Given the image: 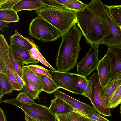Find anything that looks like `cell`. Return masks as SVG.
Returning a JSON list of instances; mask_svg holds the SVG:
<instances>
[{
	"label": "cell",
	"instance_id": "obj_1",
	"mask_svg": "<svg viewBox=\"0 0 121 121\" xmlns=\"http://www.w3.org/2000/svg\"><path fill=\"white\" fill-rule=\"evenodd\" d=\"M104 4L101 0H96L92 4V9L88 5L76 12L77 25L88 44H102L108 35L104 16L102 12Z\"/></svg>",
	"mask_w": 121,
	"mask_h": 121
},
{
	"label": "cell",
	"instance_id": "obj_2",
	"mask_svg": "<svg viewBox=\"0 0 121 121\" xmlns=\"http://www.w3.org/2000/svg\"><path fill=\"white\" fill-rule=\"evenodd\" d=\"M35 12L57 29L62 36L77 23L76 12L73 10L45 6Z\"/></svg>",
	"mask_w": 121,
	"mask_h": 121
},
{
	"label": "cell",
	"instance_id": "obj_3",
	"mask_svg": "<svg viewBox=\"0 0 121 121\" xmlns=\"http://www.w3.org/2000/svg\"><path fill=\"white\" fill-rule=\"evenodd\" d=\"M28 30L31 37L44 42L56 41L62 36L56 28L38 16L32 20Z\"/></svg>",
	"mask_w": 121,
	"mask_h": 121
},
{
	"label": "cell",
	"instance_id": "obj_4",
	"mask_svg": "<svg viewBox=\"0 0 121 121\" xmlns=\"http://www.w3.org/2000/svg\"><path fill=\"white\" fill-rule=\"evenodd\" d=\"M4 103L13 105L21 109L29 116L38 119L48 121H56L55 114L45 106L29 104L24 103L16 98L4 100L0 103Z\"/></svg>",
	"mask_w": 121,
	"mask_h": 121
},
{
	"label": "cell",
	"instance_id": "obj_5",
	"mask_svg": "<svg viewBox=\"0 0 121 121\" xmlns=\"http://www.w3.org/2000/svg\"><path fill=\"white\" fill-rule=\"evenodd\" d=\"M102 13L104 16L105 24L108 31V35L102 44L108 47H121V30L119 26L111 17L106 5L104 4Z\"/></svg>",
	"mask_w": 121,
	"mask_h": 121
},
{
	"label": "cell",
	"instance_id": "obj_6",
	"mask_svg": "<svg viewBox=\"0 0 121 121\" xmlns=\"http://www.w3.org/2000/svg\"><path fill=\"white\" fill-rule=\"evenodd\" d=\"M91 82L92 87L91 95L89 98L96 111L99 113L106 117L112 116L110 109L105 108L104 102L100 95L102 87L100 84L98 73L95 72L89 79Z\"/></svg>",
	"mask_w": 121,
	"mask_h": 121
},
{
	"label": "cell",
	"instance_id": "obj_7",
	"mask_svg": "<svg viewBox=\"0 0 121 121\" xmlns=\"http://www.w3.org/2000/svg\"><path fill=\"white\" fill-rule=\"evenodd\" d=\"M99 45H91V48L86 55L79 61L77 66V74L88 76L94 70L97 69L100 60H99Z\"/></svg>",
	"mask_w": 121,
	"mask_h": 121
},
{
	"label": "cell",
	"instance_id": "obj_8",
	"mask_svg": "<svg viewBox=\"0 0 121 121\" xmlns=\"http://www.w3.org/2000/svg\"><path fill=\"white\" fill-rule=\"evenodd\" d=\"M11 51L9 45L4 35H0V59L4 62L7 75L13 86L14 90L20 91L22 89L19 84L14 73L16 72L13 67L11 57Z\"/></svg>",
	"mask_w": 121,
	"mask_h": 121
},
{
	"label": "cell",
	"instance_id": "obj_9",
	"mask_svg": "<svg viewBox=\"0 0 121 121\" xmlns=\"http://www.w3.org/2000/svg\"><path fill=\"white\" fill-rule=\"evenodd\" d=\"M52 78L56 85L60 88L63 89L72 93L83 95L80 89L75 82L72 73L62 72L58 70H49Z\"/></svg>",
	"mask_w": 121,
	"mask_h": 121
},
{
	"label": "cell",
	"instance_id": "obj_10",
	"mask_svg": "<svg viewBox=\"0 0 121 121\" xmlns=\"http://www.w3.org/2000/svg\"><path fill=\"white\" fill-rule=\"evenodd\" d=\"M110 62V81L121 80V51L120 47L108 48L106 53Z\"/></svg>",
	"mask_w": 121,
	"mask_h": 121
},
{
	"label": "cell",
	"instance_id": "obj_11",
	"mask_svg": "<svg viewBox=\"0 0 121 121\" xmlns=\"http://www.w3.org/2000/svg\"><path fill=\"white\" fill-rule=\"evenodd\" d=\"M54 97H57L70 105L76 112L87 117L88 115L98 114L93 107L79 101L67 95L58 89L54 92Z\"/></svg>",
	"mask_w": 121,
	"mask_h": 121
},
{
	"label": "cell",
	"instance_id": "obj_12",
	"mask_svg": "<svg viewBox=\"0 0 121 121\" xmlns=\"http://www.w3.org/2000/svg\"><path fill=\"white\" fill-rule=\"evenodd\" d=\"M97 70L101 85L103 87L110 81L111 72L109 60L106 54L100 60Z\"/></svg>",
	"mask_w": 121,
	"mask_h": 121
},
{
	"label": "cell",
	"instance_id": "obj_13",
	"mask_svg": "<svg viewBox=\"0 0 121 121\" xmlns=\"http://www.w3.org/2000/svg\"><path fill=\"white\" fill-rule=\"evenodd\" d=\"M49 109L53 114L65 115L76 111L70 105L60 98L56 97L51 101Z\"/></svg>",
	"mask_w": 121,
	"mask_h": 121
},
{
	"label": "cell",
	"instance_id": "obj_14",
	"mask_svg": "<svg viewBox=\"0 0 121 121\" xmlns=\"http://www.w3.org/2000/svg\"><path fill=\"white\" fill-rule=\"evenodd\" d=\"M121 84V80L110 81L104 86L102 87L100 95L106 108H108V104L111 98Z\"/></svg>",
	"mask_w": 121,
	"mask_h": 121
},
{
	"label": "cell",
	"instance_id": "obj_15",
	"mask_svg": "<svg viewBox=\"0 0 121 121\" xmlns=\"http://www.w3.org/2000/svg\"><path fill=\"white\" fill-rule=\"evenodd\" d=\"M45 6L41 0H20L13 6L12 9L17 13L23 10H37L42 9Z\"/></svg>",
	"mask_w": 121,
	"mask_h": 121
},
{
	"label": "cell",
	"instance_id": "obj_16",
	"mask_svg": "<svg viewBox=\"0 0 121 121\" xmlns=\"http://www.w3.org/2000/svg\"><path fill=\"white\" fill-rule=\"evenodd\" d=\"M72 76L75 83L80 89L83 95L89 98L91 90V81L86 76L72 73Z\"/></svg>",
	"mask_w": 121,
	"mask_h": 121
},
{
	"label": "cell",
	"instance_id": "obj_17",
	"mask_svg": "<svg viewBox=\"0 0 121 121\" xmlns=\"http://www.w3.org/2000/svg\"><path fill=\"white\" fill-rule=\"evenodd\" d=\"M22 69V78L24 82H28L33 85L40 93L43 91V86L40 78L28 68L27 65L23 66Z\"/></svg>",
	"mask_w": 121,
	"mask_h": 121
},
{
	"label": "cell",
	"instance_id": "obj_18",
	"mask_svg": "<svg viewBox=\"0 0 121 121\" xmlns=\"http://www.w3.org/2000/svg\"><path fill=\"white\" fill-rule=\"evenodd\" d=\"M11 50L16 60L22 64H26L30 57L28 50L13 43L9 45Z\"/></svg>",
	"mask_w": 121,
	"mask_h": 121
},
{
	"label": "cell",
	"instance_id": "obj_19",
	"mask_svg": "<svg viewBox=\"0 0 121 121\" xmlns=\"http://www.w3.org/2000/svg\"><path fill=\"white\" fill-rule=\"evenodd\" d=\"M15 34L10 37V43H13L28 50L32 48V43L33 41L31 39L25 38L20 34L16 30Z\"/></svg>",
	"mask_w": 121,
	"mask_h": 121
},
{
	"label": "cell",
	"instance_id": "obj_20",
	"mask_svg": "<svg viewBox=\"0 0 121 121\" xmlns=\"http://www.w3.org/2000/svg\"><path fill=\"white\" fill-rule=\"evenodd\" d=\"M0 100L4 95L10 94L14 90L12 84L8 76L0 73Z\"/></svg>",
	"mask_w": 121,
	"mask_h": 121
},
{
	"label": "cell",
	"instance_id": "obj_21",
	"mask_svg": "<svg viewBox=\"0 0 121 121\" xmlns=\"http://www.w3.org/2000/svg\"><path fill=\"white\" fill-rule=\"evenodd\" d=\"M39 78L42 85L43 91L48 94H51L60 88L52 79L47 76L41 75Z\"/></svg>",
	"mask_w": 121,
	"mask_h": 121
},
{
	"label": "cell",
	"instance_id": "obj_22",
	"mask_svg": "<svg viewBox=\"0 0 121 121\" xmlns=\"http://www.w3.org/2000/svg\"><path fill=\"white\" fill-rule=\"evenodd\" d=\"M19 19L17 13L13 9L0 10V20L11 23L18 22Z\"/></svg>",
	"mask_w": 121,
	"mask_h": 121
},
{
	"label": "cell",
	"instance_id": "obj_23",
	"mask_svg": "<svg viewBox=\"0 0 121 121\" xmlns=\"http://www.w3.org/2000/svg\"><path fill=\"white\" fill-rule=\"evenodd\" d=\"M22 92L34 100H39V95L40 93L33 85L29 83L25 82Z\"/></svg>",
	"mask_w": 121,
	"mask_h": 121
},
{
	"label": "cell",
	"instance_id": "obj_24",
	"mask_svg": "<svg viewBox=\"0 0 121 121\" xmlns=\"http://www.w3.org/2000/svg\"><path fill=\"white\" fill-rule=\"evenodd\" d=\"M111 17L118 25H121V5H107Z\"/></svg>",
	"mask_w": 121,
	"mask_h": 121
},
{
	"label": "cell",
	"instance_id": "obj_25",
	"mask_svg": "<svg viewBox=\"0 0 121 121\" xmlns=\"http://www.w3.org/2000/svg\"><path fill=\"white\" fill-rule=\"evenodd\" d=\"M121 103V84L111 98L108 106V108H113Z\"/></svg>",
	"mask_w": 121,
	"mask_h": 121
},
{
	"label": "cell",
	"instance_id": "obj_26",
	"mask_svg": "<svg viewBox=\"0 0 121 121\" xmlns=\"http://www.w3.org/2000/svg\"><path fill=\"white\" fill-rule=\"evenodd\" d=\"M88 6V4L78 0H72L70 2L64 5L66 9L76 12L84 9Z\"/></svg>",
	"mask_w": 121,
	"mask_h": 121
},
{
	"label": "cell",
	"instance_id": "obj_27",
	"mask_svg": "<svg viewBox=\"0 0 121 121\" xmlns=\"http://www.w3.org/2000/svg\"><path fill=\"white\" fill-rule=\"evenodd\" d=\"M28 68L39 78L41 75H45L52 80L48 70L38 65L31 64L27 65Z\"/></svg>",
	"mask_w": 121,
	"mask_h": 121
},
{
	"label": "cell",
	"instance_id": "obj_28",
	"mask_svg": "<svg viewBox=\"0 0 121 121\" xmlns=\"http://www.w3.org/2000/svg\"><path fill=\"white\" fill-rule=\"evenodd\" d=\"M32 44V48L28 51L30 57L28 60L26 65L37 63L39 61L38 59L40 53L38 47L35 44L34 41Z\"/></svg>",
	"mask_w": 121,
	"mask_h": 121
},
{
	"label": "cell",
	"instance_id": "obj_29",
	"mask_svg": "<svg viewBox=\"0 0 121 121\" xmlns=\"http://www.w3.org/2000/svg\"><path fill=\"white\" fill-rule=\"evenodd\" d=\"M65 115L69 121H92L88 117L76 112H70Z\"/></svg>",
	"mask_w": 121,
	"mask_h": 121
},
{
	"label": "cell",
	"instance_id": "obj_30",
	"mask_svg": "<svg viewBox=\"0 0 121 121\" xmlns=\"http://www.w3.org/2000/svg\"><path fill=\"white\" fill-rule=\"evenodd\" d=\"M20 0H0V10L12 9L13 6Z\"/></svg>",
	"mask_w": 121,
	"mask_h": 121
},
{
	"label": "cell",
	"instance_id": "obj_31",
	"mask_svg": "<svg viewBox=\"0 0 121 121\" xmlns=\"http://www.w3.org/2000/svg\"><path fill=\"white\" fill-rule=\"evenodd\" d=\"M11 57L13 67L16 72L20 77L22 78L23 72L22 67L21 66L22 64L20 62L16 60L11 51Z\"/></svg>",
	"mask_w": 121,
	"mask_h": 121
},
{
	"label": "cell",
	"instance_id": "obj_32",
	"mask_svg": "<svg viewBox=\"0 0 121 121\" xmlns=\"http://www.w3.org/2000/svg\"><path fill=\"white\" fill-rule=\"evenodd\" d=\"M46 6L56 8L66 9L63 5L59 3L57 0H41Z\"/></svg>",
	"mask_w": 121,
	"mask_h": 121
},
{
	"label": "cell",
	"instance_id": "obj_33",
	"mask_svg": "<svg viewBox=\"0 0 121 121\" xmlns=\"http://www.w3.org/2000/svg\"><path fill=\"white\" fill-rule=\"evenodd\" d=\"M16 99L21 101L28 104H37L34 100L22 92L18 94Z\"/></svg>",
	"mask_w": 121,
	"mask_h": 121
},
{
	"label": "cell",
	"instance_id": "obj_34",
	"mask_svg": "<svg viewBox=\"0 0 121 121\" xmlns=\"http://www.w3.org/2000/svg\"><path fill=\"white\" fill-rule=\"evenodd\" d=\"M95 121H110L98 113L94 115H88L87 117Z\"/></svg>",
	"mask_w": 121,
	"mask_h": 121
},
{
	"label": "cell",
	"instance_id": "obj_35",
	"mask_svg": "<svg viewBox=\"0 0 121 121\" xmlns=\"http://www.w3.org/2000/svg\"><path fill=\"white\" fill-rule=\"evenodd\" d=\"M39 61L41 63L51 69L53 71H56L57 70L52 67L47 62L40 53L38 59Z\"/></svg>",
	"mask_w": 121,
	"mask_h": 121
},
{
	"label": "cell",
	"instance_id": "obj_36",
	"mask_svg": "<svg viewBox=\"0 0 121 121\" xmlns=\"http://www.w3.org/2000/svg\"><path fill=\"white\" fill-rule=\"evenodd\" d=\"M14 73L18 83L23 89L25 84V82L22 78L17 74L16 72H14Z\"/></svg>",
	"mask_w": 121,
	"mask_h": 121
},
{
	"label": "cell",
	"instance_id": "obj_37",
	"mask_svg": "<svg viewBox=\"0 0 121 121\" xmlns=\"http://www.w3.org/2000/svg\"><path fill=\"white\" fill-rule=\"evenodd\" d=\"M0 73L7 75V73L4 62L0 59Z\"/></svg>",
	"mask_w": 121,
	"mask_h": 121
},
{
	"label": "cell",
	"instance_id": "obj_38",
	"mask_svg": "<svg viewBox=\"0 0 121 121\" xmlns=\"http://www.w3.org/2000/svg\"><path fill=\"white\" fill-rule=\"evenodd\" d=\"M24 118L26 121H48L38 119L32 117L25 113Z\"/></svg>",
	"mask_w": 121,
	"mask_h": 121
},
{
	"label": "cell",
	"instance_id": "obj_39",
	"mask_svg": "<svg viewBox=\"0 0 121 121\" xmlns=\"http://www.w3.org/2000/svg\"><path fill=\"white\" fill-rule=\"evenodd\" d=\"M55 115L57 121H69L65 115L59 114Z\"/></svg>",
	"mask_w": 121,
	"mask_h": 121
},
{
	"label": "cell",
	"instance_id": "obj_40",
	"mask_svg": "<svg viewBox=\"0 0 121 121\" xmlns=\"http://www.w3.org/2000/svg\"><path fill=\"white\" fill-rule=\"evenodd\" d=\"M10 23L9 22L0 20V30L3 31L2 29L3 28L9 27L7 25Z\"/></svg>",
	"mask_w": 121,
	"mask_h": 121
},
{
	"label": "cell",
	"instance_id": "obj_41",
	"mask_svg": "<svg viewBox=\"0 0 121 121\" xmlns=\"http://www.w3.org/2000/svg\"><path fill=\"white\" fill-rule=\"evenodd\" d=\"M0 121H7L6 116L1 108H0Z\"/></svg>",
	"mask_w": 121,
	"mask_h": 121
},
{
	"label": "cell",
	"instance_id": "obj_42",
	"mask_svg": "<svg viewBox=\"0 0 121 121\" xmlns=\"http://www.w3.org/2000/svg\"><path fill=\"white\" fill-rule=\"evenodd\" d=\"M120 113L121 115V103H120Z\"/></svg>",
	"mask_w": 121,
	"mask_h": 121
},
{
	"label": "cell",
	"instance_id": "obj_43",
	"mask_svg": "<svg viewBox=\"0 0 121 121\" xmlns=\"http://www.w3.org/2000/svg\"><path fill=\"white\" fill-rule=\"evenodd\" d=\"M119 26V27L120 28L121 30V25H120V26Z\"/></svg>",
	"mask_w": 121,
	"mask_h": 121
},
{
	"label": "cell",
	"instance_id": "obj_44",
	"mask_svg": "<svg viewBox=\"0 0 121 121\" xmlns=\"http://www.w3.org/2000/svg\"><path fill=\"white\" fill-rule=\"evenodd\" d=\"M120 49H121V47H120Z\"/></svg>",
	"mask_w": 121,
	"mask_h": 121
},
{
	"label": "cell",
	"instance_id": "obj_45",
	"mask_svg": "<svg viewBox=\"0 0 121 121\" xmlns=\"http://www.w3.org/2000/svg\"><path fill=\"white\" fill-rule=\"evenodd\" d=\"M92 120V121H94V120Z\"/></svg>",
	"mask_w": 121,
	"mask_h": 121
}]
</instances>
